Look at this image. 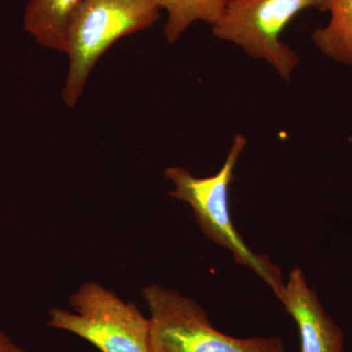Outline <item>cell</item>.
I'll return each mask as SVG.
<instances>
[{"label":"cell","instance_id":"cell-1","mask_svg":"<svg viewBox=\"0 0 352 352\" xmlns=\"http://www.w3.org/2000/svg\"><path fill=\"white\" fill-rule=\"evenodd\" d=\"M247 143L244 135L237 134L223 166L214 175L196 177L179 166L166 168L164 175L175 186L170 196L191 206L197 223L208 239L232 252L236 263L252 268L278 298L285 285L281 271L267 256L254 254L247 247L231 219L229 188L235 180L234 173Z\"/></svg>","mask_w":352,"mask_h":352},{"label":"cell","instance_id":"cell-2","mask_svg":"<svg viewBox=\"0 0 352 352\" xmlns=\"http://www.w3.org/2000/svg\"><path fill=\"white\" fill-rule=\"evenodd\" d=\"M159 0H85L69 28V69L62 98L75 107L99 59L120 38L151 28L161 18Z\"/></svg>","mask_w":352,"mask_h":352},{"label":"cell","instance_id":"cell-3","mask_svg":"<svg viewBox=\"0 0 352 352\" xmlns=\"http://www.w3.org/2000/svg\"><path fill=\"white\" fill-rule=\"evenodd\" d=\"M142 294L151 314V352H286L279 337L238 339L220 332L198 302L175 289L152 284Z\"/></svg>","mask_w":352,"mask_h":352},{"label":"cell","instance_id":"cell-4","mask_svg":"<svg viewBox=\"0 0 352 352\" xmlns=\"http://www.w3.org/2000/svg\"><path fill=\"white\" fill-rule=\"evenodd\" d=\"M311 8L326 12L328 0H229L212 34L265 62L289 82L300 59L282 41V34L294 18Z\"/></svg>","mask_w":352,"mask_h":352},{"label":"cell","instance_id":"cell-5","mask_svg":"<svg viewBox=\"0 0 352 352\" xmlns=\"http://www.w3.org/2000/svg\"><path fill=\"white\" fill-rule=\"evenodd\" d=\"M75 312L51 308L48 326L75 333L101 352H151L150 320L136 305L95 281L69 298Z\"/></svg>","mask_w":352,"mask_h":352},{"label":"cell","instance_id":"cell-6","mask_svg":"<svg viewBox=\"0 0 352 352\" xmlns=\"http://www.w3.org/2000/svg\"><path fill=\"white\" fill-rule=\"evenodd\" d=\"M278 298L298 325L300 352H344L342 331L308 287L300 267L291 271Z\"/></svg>","mask_w":352,"mask_h":352},{"label":"cell","instance_id":"cell-7","mask_svg":"<svg viewBox=\"0 0 352 352\" xmlns=\"http://www.w3.org/2000/svg\"><path fill=\"white\" fill-rule=\"evenodd\" d=\"M85 1L30 0L23 27L39 45L65 54L69 28Z\"/></svg>","mask_w":352,"mask_h":352},{"label":"cell","instance_id":"cell-8","mask_svg":"<svg viewBox=\"0 0 352 352\" xmlns=\"http://www.w3.org/2000/svg\"><path fill=\"white\" fill-rule=\"evenodd\" d=\"M328 24L312 32V41L324 56L352 67V0H328Z\"/></svg>","mask_w":352,"mask_h":352},{"label":"cell","instance_id":"cell-9","mask_svg":"<svg viewBox=\"0 0 352 352\" xmlns=\"http://www.w3.org/2000/svg\"><path fill=\"white\" fill-rule=\"evenodd\" d=\"M162 10L168 13L164 36L175 43L194 23L204 22L214 27L223 17L229 0H159Z\"/></svg>","mask_w":352,"mask_h":352},{"label":"cell","instance_id":"cell-10","mask_svg":"<svg viewBox=\"0 0 352 352\" xmlns=\"http://www.w3.org/2000/svg\"><path fill=\"white\" fill-rule=\"evenodd\" d=\"M0 352H25L18 344H16L10 337L6 335L3 331L0 330Z\"/></svg>","mask_w":352,"mask_h":352}]
</instances>
